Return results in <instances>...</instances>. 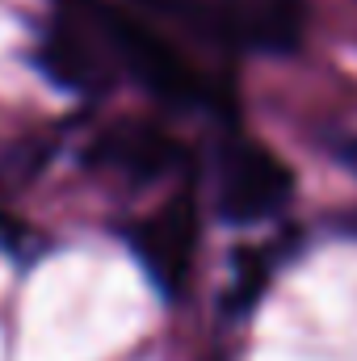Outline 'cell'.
Returning a JSON list of instances; mask_svg holds the SVG:
<instances>
[{"mask_svg": "<svg viewBox=\"0 0 357 361\" xmlns=\"http://www.w3.org/2000/svg\"><path fill=\"white\" fill-rule=\"evenodd\" d=\"M294 193L290 169L253 139H231L219 152V185L214 206L227 223H261L277 214Z\"/></svg>", "mask_w": 357, "mask_h": 361, "instance_id": "obj_3", "label": "cell"}, {"mask_svg": "<svg viewBox=\"0 0 357 361\" xmlns=\"http://www.w3.org/2000/svg\"><path fill=\"white\" fill-rule=\"evenodd\" d=\"M92 169L114 173V177L131 180V185H152L164 173H173L181 164V143L156 122L143 118H122L109 122L85 152Z\"/></svg>", "mask_w": 357, "mask_h": 361, "instance_id": "obj_5", "label": "cell"}, {"mask_svg": "<svg viewBox=\"0 0 357 361\" xmlns=\"http://www.w3.org/2000/svg\"><path fill=\"white\" fill-rule=\"evenodd\" d=\"M337 152H341V160L357 173V139H341V147H337Z\"/></svg>", "mask_w": 357, "mask_h": 361, "instance_id": "obj_7", "label": "cell"}, {"mask_svg": "<svg viewBox=\"0 0 357 361\" xmlns=\"http://www.w3.org/2000/svg\"><path fill=\"white\" fill-rule=\"evenodd\" d=\"M307 30V0H198L193 30L206 42L253 51V55H290Z\"/></svg>", "mask_w": 357, "mask_h": 361, "instance_id": "obj_2", "label": "cell"}, {"mask_svg": "<svg viewBox=\"0 0 357 361\" xmlns=\"http://www.w3.org/2000/svg\"><path fill=\"white\" fill-rule=\"evenodd\" d=\"M131 252L139 257L143 273L152 277V286L164 298H177L189 281L193 257H198V206L189 193L169 197L156 214H147L143 223H135L126 231Z\"/></svg>", "mask_w": 357, "mask_h": 361, "instance_id": "obj_4", "label": "cell"}, {"mask_svg": "<svg viewBox=\"0 0 357 361\" xmlns=\"http://www.w3.org/2000/svg\"><path fill=\"white\" fill-rule=\"evenodd\" d=\"M34 63L42 68L47 80H55L59 89L80 92V97H101L109 89V59L85 38V30H76L72 21H51L38 38Z\"/></svg>", "mask_w": 357, "mask_h": 361, "instance_id": "obj_6", "label": "cell"}, {"mask_svg": "<svg viewBox=\"0 0 357 361\" xmlns=\"http://www.w3.org/2000/svg\"><path fill=\"white\" fill-rule=\"evenodd\" d=\"M0 223H4V214H0Z\"/></svg>", "mask_w": 357, "mask_h": 361, "instance_id": "obj_8", "label": "cell"}, {"mask_svg": "<svg viewBox=\"0 0 357 361\" xmlns=\"http://www.w3.org/2000/svg\"><path fill=\"white\" fill-rule=\"evenodd\" d=\"M89 13L105 51H109V59L122 72H131L152 97H160L169 105H206V101H214L206 76L181 55L177 47H169L143 17L122 13V8L101 4V0H89Z\"/></svg>", "mask_w": 357, "mask_h": 361, "instance_id": "obj_1", "label": "cell"}]
</instances>
